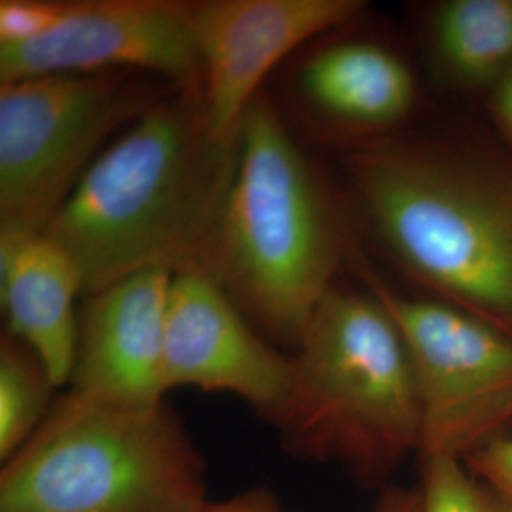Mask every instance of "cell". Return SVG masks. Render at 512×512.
<instances>
[{
  "mask_svg": "<svg viewBox=\"0 0 512 512\" xmlns=\"http://www.w3.org/2000/svg\"><path fill=\"white\" fill-rule=\"evenodd\" d=\"M238 160L239 139L211 129L202 90H173L116 135L44 234L84 296L148 270L209 274Z\"/></svg>",
  "mask_w": 512,
  "mask_h": 512,
  "instance_id": "1",
  "label": "cell"
},
{
  "mask_svg": "<svg viewBox=\"0 0 512 512\" xmlns=\"http://www.w3.org/2000/svg\"><path fill=\"white\" fill-rule=\"evenodd\" d=\"M346 234L329 184L258 92L239 126V160L209 275L274 344L296 349L334 289Z\"/></svg>",
  "mask_w": 512,
  "mask_h": 512,
  "instance_id": "2",
  "label": "cell"
},
{
  "mask_svg": "<svg viewBox=\"0 0 512 512\" xmlns=\"http://www.w3.org/2000/svg\"><path fill=\"white\" fill-rule=\"evenodd\" d=\"M348 173L406 274L512 336V175L403 141L359 148Z\"/></svg>",
  "mask_w": 512,
  "mask_h": 512,
  "instance_id": "3",
  "label": "cell"
},
{
  "mask_svg": "<svg viewBox=\"0 0 512 512\" xmlns=\"http://www.w3.org/2000/svg\"><path fill=\"white\" fill-rule=\"evenodd\" d=\"M275 427L294 458L378 484L420 452L421 403L403 334L372 293L334 285L294 349Z\"/></svg>",
  "mask_w": 512,
  "mask_h": 512,
  "instance_id": "4",
  "label": "cell"
},
{
  "mask_svg": "<svg viewBox=\"0 0 512 512\" xmlns=\"http://www.w3.org/2000/svg\"><path fill=\"white\" fill-rule=\"evenodd\" d=\"M205 503V461L165 401L122 408L69 389L0 471V512H198Z\"/></svg>",
  "mask_w": 512,
  "mask_h": 512,
  "instance_id": "5",
  "label": "cell"
},
{
  "mask_svg": "<svg viewBox=\"0 0 512 512\" xmlns=\"http://www.w3.org/2000/svg\"><path fill=\"white\" fill-rule=\"evenodd\" d=\"M158 82L139 73L0 82V236L44 234L110 137L179 90Z\"/></svg>",
  "mask_w": 512,
  "mask_h": 512,
  "instance_id": "6",
  "label": "cell"
},
{
  "mask_svg": "<svg viewBox=\"0 0 512 512\" xmlns=\"http://www.w3.org/2000/svg\"><path fill=\"white\" fill-rule=\"evenodd\" d=\"M403 334L421 403L420 458H469L512 420V336L444 300L397 293L366 274Z\"/></svg>",
  "mask_w": 512,
  "mask_h": 512,
  "instance_id": "7",
  "label": "cell"
},
{
  "mask_svg": "<svg viewBox=\"0 0 512 512\" xmlns=\"http://www.w3.org/2000/svg\"><path fill=\"white\" fill-rule=\"evenodd\" d=\"M139 73L202 90V63L181 0H71L48 37L0 46V82L52 74Z\"/></svg>",
  "mask_w": 512,
  "mask_h": 512,
  "instance_id": "8",
  "label": "cell"
},
{
  "mask_svg": "<svg viewBox=\"0 0 512 512\" xmlns=\"http://www.w3.org/2000/svg\"><path fill=\"white\" fill-rule=\"evenodd\" d=\"M359 0H198L190 23L202 63V103L211 129L238 141L262 80L311 38L363 12Z\"/></svg>",
  "mask_w": 512,
  "mask_h": 512,
  "instance_id": "9",
  "label": "cell"
},
{
  "mask_svg": "<svg viewBox=\"0 0 512 512\" xmlns=\"http://www.w3.org/2000/svg\"><path fill=\"white\" fill-rule=\"evenodd\" d=\"M293 359L279 353L209 274L173 275L165 323L164 389L230 393L274 420Z\"/></svg>",
  "mask_w": 512,
  "mask_h": 512,
  "instance_id": "10",
  "label": "cell"
},
{
  "mask_svg": "<svg viewBox=\"0 0 512 512\" xmlns=\"http://www.w3.org/2000/svg\"><path fill=\"white\" fill-rule=\"evenodd\" d=\"M173 274L148 270L88 294L78 310L71 389L99 403H164L167 304Z\"/></svg>",
  "mask_w": 512,
  "mask_h": 512,
  "instance_id": "11",
  "label": "cell"
},
{
  "mask_svg": "<svg viewBox=\"0 0 512 512\" xmlns=\"http://www.w3.org/2000/svg\"><path fill=\"white\" fill-rule=\"evenodd\" d=\"M80 294L84 285L73 260L46 234L0 236L6 332L37 351L57 387H65L73 376Z\"/></svg>",
  "mask_w": 512,
  "mask_h": 512,
  "instance_id": "12",
  "label": "cell"
},
{
  "mask_svg": "<svg viewBox=\"0 0 512 512\" xmlns=\"http://www.w3.org/2000/svg\"><path fill=\"white\" fill-rule=\"evenodd\" d=\"M293 88L311 118L351 131L395 128L416 105L410 67L393 50L368 40L317 48L300 63Z\"/></svg>",
  "mask_w": 512,
  "mask_h": 512,
  "instance_id": "13",
  "label": "cell"
},
{
  "mask_svg": "<svg viewBox=\"0 0 512 512\" xmlns=\"http://www.w3.org/2000/svg\"><path fill=\"white\" fill-rule=\"evenodd\" d=\"M440 71L461 88H495L512 65V0H448L429 23Z\"/></svg>",
  "mask_w": 512,
  "mask_h": 512,
  "instance_id": "14",
  "label": "cell"
},
{
  "mask_svg": "<svg viewBox=\"0 0 512 512\" xmlns=\"http://www.w3.org/2000/svg\"><path fill=\"white\" fill-rule=\"evenodd\" d=\"M54 376L37 351L10 332L0 338V459L12 458L37 433L55 401Z\"/></svg>",
  "mask_w": 512,
  "mask_h": 512,
  "instance_id": "15",
  "label": "cell"
},
{
  "mask_svg": "<svg viewBox=\"0 0 512 512\" xmlns=\"http://www.w3.org/2000/svg\"><path fill=\"white\" fill-rule=\"evenodd\" d=\"M420 490L423 512H511L454 456L421 458Z\"/></svg>",
  "mask_w": 512,
  "mask_h": 512,
  "instance_id": "16",
  "label": "cell"
},
{
  "mask_svg": "<svg viewBox=\"0 0 512 512\" xmlns=\"http://www.w3.org/2000/svg\"><path fill=\"white\" fill-rule=\"evenodd\" d=\"M71 0H2L0 46H16L48 37L67 16Z\"/></svg>",
  "mask_w": 512,
  "mask_h": 512,
  "instance_id": "17",
  "label": "cell"
},
{
  "mask_svg": "<svg viewBox=\"0 0 512 512\" xmlns=\"http://www.w3.org/2000/svg\"><path fill=\"white\" fill-rule=\"evenodd\" d=\"M471 471L512 512V437H495L467 458Z\"/></svg>",
  "mask_w": 512,
  "mask_h": 512,
  "instance_id": "18",
  "label": "cell"
},
{
  "mask_svg": "<svg viewBox=\"0 0 512 512\" xmlns=\"http://www.w3.org/2000/svg\"><path fill=\"white\" fill-rule=\"evenodd\" d=\"M198 512H294L285 509L266 486L253 488L222 501H209Z\"/></svg>",
  "mask_w": 512,
  "mask_h": 512,
  "instance_id": "19",
  "label": "cell"
},
{
  "mask_svg": "<svg viewBox=\"0 0 512 512\" xmlns=\"http://www.w3.org/2000/svg\"><path fill=\"white\" fill-rule=\"evenodd\" d=\"M374 512H423L420 488H387Z\"/></svg>",
  "mask_w": 512,
  "mask_h": 512,
  "instance_id": "20",
  "label": "cell"
},
{
  "mask_svg": "<svg viewBox=\"0 0 512 512\" xmlns=\"http://www.w3.org/2000/svg\"><path fill=\"white\" fill-rule=\"evenodd\" d=\"M495 116L512 139V65L494 88Z\"/></svg>",
  "mask_w": 512,
  "mask_h": 512,
  "instance_id": "21",
  "label": "cell"
}]
</instances>
